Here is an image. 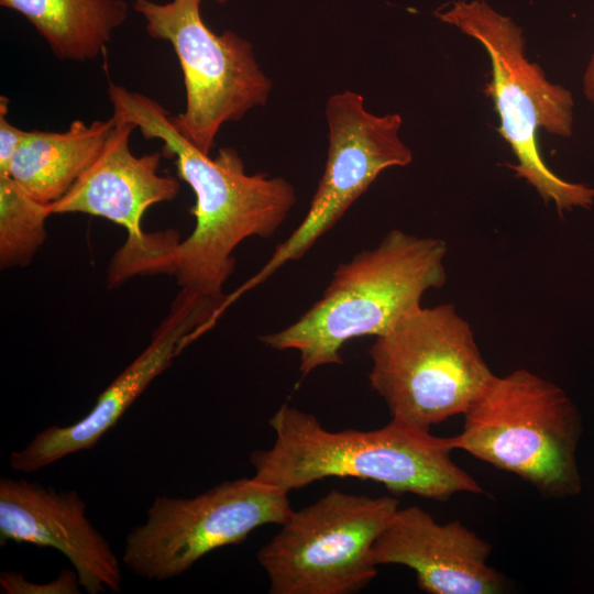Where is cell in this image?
I'll return each instance as SVG.
<instances>
[{
    "label": "cell",
    "instance_id": "52a82bcc",
    "mask_svg": "<svg viewBox=\"0 0 594 594\" xmlns=\"http://www.w3.org/2000/svg\"><path fill=\"white\" fill-rule=\"evenodd\" d=\"M391 496L331 490L293 510L257 551L271 594H352L377 574L373 547L396 510Z\"/></svg>",
    "mask_w": 594,
    "mask_h": 594
},
{
    "label": "cell",
    "instance_id": "8992f818",
    "mask_svg": "<svg viewBox=\"0 0 594 594\" xmlns=\"http://www.w3.org/2000/svg\"><path fill=\"white\" fill-rule=\"evenodd\" d=\"M369 356L392 420L425 431L463 415L495 375L452 304L421 306L376 337Z\"/></svg>",
    "mask_w": 594,
    "mask_h": 594
},
{
    "label": "cell",
    "instance_id": "ba28073f",
    "mask_svg": "<svg viewBox=\"0 0 594 594\" xmlns=\"http://www.w3.org/2000/svg\"><path fill=\"white\" fill-rule=\"evenodd\" d=\"M202 0L157 3L133 0L148 35L170 43L179 62L186 107L172 121L180 134L210 154L221 127L264 106L273 82L261 69L251 42L233 31L213 33L200 13Z\"/></svg>",
    "mask_w": 594,
    "mask_h": 594
},
{
    "label": "cell",
    "instance_id": "9c48e42d",
    "mask_svg": "<svg viewBox=\"0 0 594 594\" xmlns=\"http://www.w3.org/2000/svg\"><path fill=\"white\" fill-rule=\"evenodd\" d=\"M288 494L254 477L224 481L191 498L157 496L125 537L122 562L147 581L182 575L209 552L244 541L293 513Z\"/></svg>",
    "mask_w": 594,
    "mask_h": 594
},
{
    "label": "cell",
    "instance_id": "4fadbf2b",
    "mask_svg": "<svg viewBox=\"0 0 594 594\" xmlns=\"http://www.w3.org/2000/svg\"><path fill=\"white\" fill-rule=\"evenodd\" d=\"M50 547L72 563L89 594L120 592V561L87 517L76 491H56L24 479L0 480V543Z\"/></svg>",
    "mask_w": 594,
    "mask_h": 594
},
{
    "label": "cell",
    "instance_id": "d6986e66",
    "mask_svg": "<svg viewBox=\"0 0 594 594\" xmlns=\"http://www.w3.org/2000/svg\"><path fill=\"white\" fill-rule=\"evenodd\" d=\"M9 99L0 97V175H9L11 160L28 135L24 131L8 121Z\"/></svg>",
    "mask_w": 594,
    "mask_h": 594
},
{
    "label": "cell",
    "instance_id": "44dd1931",
    "mask_svg": "<svg viewBox=\"0 0 594 594\" xmlns=\"http://www.w3.org/2000/svg\"><path fill=\"white\" fill-rule=\"evenodd\" d=\"M213 1H216V2H218V3H221V4H222V3H226V2H228L229 0H213Z\"/></svg>",
    "mask_w": 594,
    "mask_h": 594
},
{
    "label": "cell",
    "instance_id": "6da1fadb",
    "mask_svg": "<svg viewBox=\"0 0 594 594\" xmlns=\"http://www.w3.org/2000/svg\"><path fill=\"white\" fill-rule=\"evenodd\" d=\"M108 95L113 114L134 123L145 139L162 141L163 156L175 158L178 177L195 194V227L168 251L161 273L175 275L180 289L215 307L219 318L234 250L248 238L275 234L297 202L296 189L283 177L248 174L232 147H221L216 157L202 153L156 100L112 81Z\"/></svg>",
    "mask_w": 594,
    "mask_h": 594
},
{
    "label": "cell",
    "instance_id": "7a4b0ae2",
    "mask_svg": "<svg viewBox=\"0 0 594 594\" xmlns=\"http://www.w3.org/2000/svg\"><path fill=\"white\" fill-rule=\"evenodd\" d=\"M274 443L254 450L253 477L286 493L327 477H356L395 494L447 502L484 488L451 458L452 437H437L391 421L380 429H326L318 418L288 404L270 419Z\"/></svg>",
    "mask_w": 594,
    "mask_h": 594
},
{
    "label": "cell",
    "instance_id": "5b68a950",
    "mask_svg": "<svg viewBox=\"0 0 594 594\" xmlns=\"http://www.w3.org/2000/svg\"><path fill=\"white\" fill-rule=\"evenodd\" d=\"M463 417L454 449L519 476L544 497L581 493L582 417L557 384L525 369L494 375Z\"/></svg>",
    "mask_w": 594,
    "mask_h": 594
},
{
    "label": "cell",
    "instance_id": "3957f363",
    "mask_svg": "<svg viewBox=\"0 0 594 594\" xmlns=\"http://www.w3.org/2000/svg\"><path fill=\"white\" fill-rule=\"evenodd\" d=\"M447 244L391 230L374 248L340 263L317 299L284 329L260 337L276 351H297L305 377L343 362L346 342L384 334L421 307L424 295L447 282Z\"/></svg>",
    "mask_w": 594,
    "mask_h": 594
},
{
    "label": "cell",
    "instance_id": "7c38bea8",
    "mask_svg": "<svg viewBox=\"0 0 594 594\" xmlns=\"http://www.w3.org/2000/svg\"><path fill=\"white\" fill-rule=\"evenodd\" d=\"M213 317L207 304L179 289L147 346L101 392L92 409L75 424L53 425L38 432L23 449L11 453V469L36 472L94 448L174 358L213 326Z\"/></svg>",
    "mask_w": 594,
    "mask_h": 594
},
{
    "label": "cell",
    "instance_id": "2e32d148",
    "mask_svg": "<svg viewBox=\"0 0 594 594\" xmlns=\"http://www.w3.org/2000/svg\"><path fill=\"white\" fill-rule=\"evenodd\" d=\"M22 14L58 59H95L128 18L124 0H0Z\"/></svg>",
    "mask_w": 594,
    "mask_h": 594
},
{
    "label": "cell",
    "instance_id": "8fae6325",
    "mask_svg": "<svg viewBox=\"0 0 594 594\" xmlns=\"http://www.w3.org/2000/svg\"><path fill=\"white\" fill-rule=\"evenodd\" d=\"M117 123L100 153L72 188L52 205L53 215L85 213L105 218L128 231L125 245L109 268V284H120L139 273H157L175 235L145 234L141 221L153 205L172 201L179 193L175 177L158 174L163 156L153 152L136 156L130 148L135 124L116 114Z\"/></svg>",
    "mask_w": 594,
    "mask_h": 594
},
{
    "label": "cell",
    "instance_id": "e0dca14e",
    "mask_svg": "<svg viewBox=\"0 0 594 594\" xmlns=\"http://www.w3.org/2000/svg\"><path fill=\"white\" fill-rule=\"evenodd\" d=\"M52 205L32 198L11 176L0 175V265L25 266L46 239Z\"/></svg>",
    "mask_w": 594,
    "mask_h": 594
},
{
    "label": "cell",
    "instance_id": "5bb4252c",
    "mask_svg": "<svg viewBox=\"0 0 594 594\" xmlns=\"http://www.w3.org/2000/svg\"><path fill=\"white\" fill-rule=\"evenodd\" d=\"M492 546L460 520L439 524L421 507L398 508L373 547L377 565L411 569L429 594H495L504 576L488 565Z\"/></svg>",
    "mask_w": 594,
    "mask_h": 594
},
{
    "label": "cell",
    "instance_id": "9a60e30c",
    "mask_svg": "<svg viewBox=\"0 0 594 594\" xmlns=\"http://www.w3.org/2000/svg\"><path fill=\"white\" fill-rule=\"evenodd\" d=\"M116 123L112 116L89 124L74 120L64 132L28 131L8 176L38 202L53 205L95 161Z\"/></svg>",
    "mask_w": 594,
    "mask_h": 594
},
{
    "label": "cell",
    "instance_id": "277c9868",
    "mask_svg": "<svg viewBox=\"0 0 594 594\" xmlns=\"http://www.w3.org/2000/svg\"><path fill=\"white\" fill-rule=\"evenodd\" d=\"M436 16L479 42L491 62V81L485 94L499 117L498 132L516 157L508 167L527 182L558 212L588 209L594 188L559 177L539 151L538 130L570 138L573 134L574 100L565 87L549 81L526 56L521 29L484 0L453 2Z\"/></svg>",
    "mask_w": 594,
    "mask_h": 594
},
{
    "label": "cell",
    "instance_id": "30bf717a",
    "mask_svg": "<svg viewBox=\"0 0 594 594\" xmlns=\"http://www.w3.org/2000/svg\"><path fill=\"white\" fill-rule=\"evenodd\" d=\"M326 119L327 162L304 219L276 245L260 271L227 295L226 308L287 263L302 258L384 169L404 167L413 161L411 150L399 136L402 116L370 112L359 92L345 90L330 96Z\"/></svg>",
    "mask_w": 594,
    "mask_h": 594
},
{
    "label": "cell",
    "instance_id": "ac0fdd59",
    "mask_svg": "<svg viewBox=\"0 0 594 594\" xmlns=\"http://www.w3.org/2000/svg\"><path fill=\"white\" fill-rule=\"evenodd\" d=\"M0 587L6 594H79L81 592L75 570H63L56 579L46 584L31 583L16 571H6L0 575Z\"/></svg>",
    "mask_w": 594,
    "mask_h": 594
},
{
    "label": "cell",
    "instance_id": "ffe728a7",
    "mask_svg": "<svg viewBox=\"0 0 594 594\" xmlns=\"http://www.w3.org/2000/svg\"><path fill=\"white\" fill-rule=\"evenodd\" d=\"M583 91L587 100L594 106V52L584 72Z\"/></svg>",
    "mask_w": 594,
    "mask_h": 594
}]
</instances>
